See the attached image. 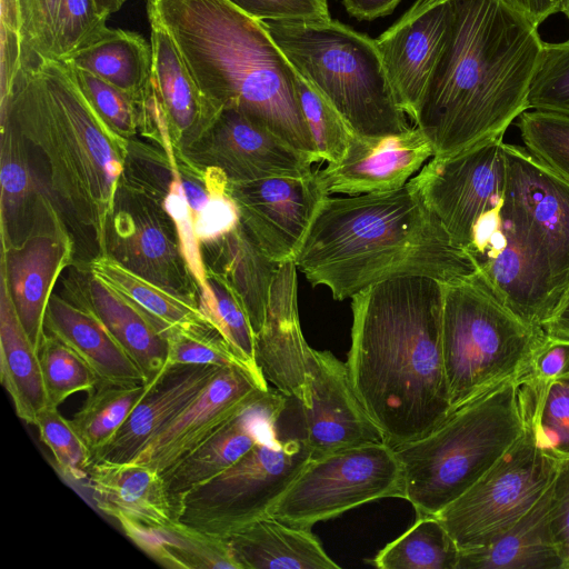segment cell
Segmentation results:
<instances>
[{"label": "cell", "mask_w": 569, "mask_h": 569, "mask_svg": "<svg viewBox=\"0 0 569 569\" xmlns=\"http://www.w3.org/2000/svg\"><path fill=\"white\" fill-rule=\"evenodd\" d=\"M295 263L311 286L327 287L338 301L398 277L446 283L478 273L410 181L389 192L327 196Z\"/></svg>", "instance_id": "3"}, {"label": "cell", "mask_w": 569, "mask_h": 569, "mask_svg": "<svg viewBox=\"0 0 569 569\" xmlns=\"http://www.w3.org/2000/svg\"><path fill=\"white\" fill-rule=\"evenodd\" d=\"M522 381L525 428L505 455L437 517L460 550L486 546L520 520L546 493L559 458L540 445L531 387Z\"/></svg>", "instance_id": "9"}, {"label": "cell", "mask_w": 569, "mask_h": 569, "mask_svg": "<svg viewBox=\"0 0 569 569\" xmlns=\"http://www.w3.org/2000/svg\"><path fill=\"white\" fill-rule=\"evenodd\" d=\"M268 388L266 381L243 367L221 368L202 392L129 462L166 472L213 435L256 392Z\"/></svg>", "instance_id": "21"}, {"label": "cell", "mask_w": 569, "mask_h": 569, "mask_svg": "<svg viewBox=\"0 0 569 569\" xmlns=\"http://www.w3.org/2000/svg\"><path fill=\"white\" fill-rule=\"evenodd\" d=\"M148 1V0H147Z\"/></svg>", "instance_id": "58"}, {"label": "cell", "mask_w": 569, "mask_h": 569, "mask_svg": "<svg viewBox=\"0 0 569 569\" xmlns=\"http://www.w3.org/2000/svg\"><path fill=\"white\" fill-rule=\"evenodd\" d=\"M148 18L153 58L150 77L137 100L140 134L164 124L176 149L186 152L206 134L221 109L201 91L160 20L150 12Z\"/></svg>", "instance_id": "15"}, {"label": "cell", "mask_w": 569, "mask_h": 569, "mask_svg": "<svg viewBox=\"0 0 569 569\" xmlns=\"http://www.w3.org/2000/svg\"><path fill=\"white\" fill-rule=\"evenodd\" d=\"M152 47L137 32L106 27L92 41L63 60L139 99L152 69Z\"/></svg>", "instance_id": "35"}, {"label": "cell", "mask_w": 569, "mask_h": 569, "mask_svg": "<svg viewBox=\"0 0 569 569\" xmlns=\"http://www.w3.org/2000/svg\"><path fill=\"white\" fill-rule=\"evenodd\" d=\"M506 174L505 142L498 138L455 154L432 157L409 181L467 251L476 224L500 208Z\"/></svg>", "instance_id": "13"}, {"label": "cell", "mask_w": 569, "mask_h": 569, "mask_svg": "<svg viewBox=\"0 0 569 569\" xmlns=\"http://www.w3.org/2000/svg\"><path fill=\"white\" fill-rule=\"evenodd\" d=\"M450 17L449 0H416L375 39L398 102L412 120L442 49Z\"/></svg>", "instance_id": "23"}, {"label": "cell", "mask_w": 569, "mask_h": 569, "mask_svg": "<svg viewBox=\"0 0 569 569\" xmlns=\"http://www.w3.org/2000/svg\"><path fill=\"white\" fill-rule=\"evenodd\" d=\"M198 306L204 319L228 342L240 362L259 380L266 381L254 353V333L241 302L217 276L207 272V286L198 290Z\"/></svg>", "instance_id": "39"}, {"label": "cell", "mask_w": 569, "mask_h": 569, "mask_svg": "<svg viewBox=\"0 0 569 569\" xmlns=\"http://www.w3.org/2000/svg\"><path fill=\"white\" fill-rule=\"evenodd\" d=\"M193 79L219 109H236L315 156L297 72L260 20L226 0H148Z\"/></svg>", "instance_id": "5"}, {"label": "cell", "mask_w": 569, "mask_h": 569, "mask_svg": "<svg viewBox=\"0 0 569 569\" xmlns=\"http://www.w3.org/2000/svg\"><path fill=\"white\" fill-rule=\"evenodd\" d=\"M183 153L199 164L220 169L229 182L303 177L318 162L236 109H222L206 134Z\"/></svg>", "instance_id": "17"}, {"label": "cell", "mask_w": 569, "mask_h": 569, "mask_svg": "<svg viewBox=\"0 0 569 569\" xmlns=\"http://www.w3.org/2000/svg\"><path fill=\"white\" fill-rule=\"evenodd\" d=\"M550 487L511 528L490 543L460 550L457 569H565L549 522Z\"/></svg>", "instance_id": "32"}, {"label": "cell", "mask_w": 569, "mask_h": 569, "mask_svg": "<svg viewBox=\"0 0 569 569\" xmlns=\"http://www.w3.org/2000/svg\"><path fill=\"white\" fill-rule=\"evenodd\" d=\"M48 407L58 408L66 399L80 391H90L99 378L69 347L47 335L39 350Z\"/></svg>", "instance_id": "43"}, {"label": "cell", "mask_w": 569, "mask_h": 569, "mask_svg": "<svg viewBox=\"0 0 569 569\" xmlns=\"http://www.w3.org/2000/svg\"><path fill=\"white\" fill-rule=\"evenodd\" d=\"M310 406L301 408L302 438L312 458L385 442L351 383L347 363L330 351L312 349Z\"/></svg>", "instance_id": "18"}, {"label": "cell", "mask_w": 569, "mask_h": 569, "mask_svg": "<svg viewBox=\"0 0 569 569\" xmlns=\"http://www.w3.org/2000/svg\"><path fill=\"white\" fill-rule=\"evenodd\" d=\"M206 271L237 296L254 336L261 330L270 291L281 263L272 260L239 222L224 236L200 243Z\"/></svg>", "instance_id": "29"}, {"label": "cell", "mask_w": 569, "mask_h": 569, "mask_svg": "<svg viewBox=\"0 0 569 569\" xmlns=\"http://www.w3.org/2000/svg\"><path fill=\"white\" fill-rule=\"evenodd\" d=\"M298 74L360 136L411 127L396 97L375 39L338 20L261 21Z\"/></svg>", "instance_id": "7"}, {"label": "cell", "mask_w": 569, "mask_h": 569, "mask_svg": "<svg viewBox=\"0 0 569 569\" xmlns=\"http://www.w3.org/2000/svg\"><path fill=\"white\" fill-rule=\"evenodd\" d=\"M77 293L136 362L146 382L154 381L167 368L163 328L90 271Z\"/></svg>", "instance_id": "30"}, {"label": "cell", "mask_w": 569, "mask_h": 569, "mask_svg": "<svg viewBox=\"0 0 569 569\" xmlns=\"http://www.w3.org/2000/svg\"><path fill=\"white\" fill-rule=\"evenodd\" d=\"M260 21L310 22L330 20L327 0H226Z\"/></svg>", "instance_id": "50"}, {"label": "cell", "mask_w": 569, "mask_h": 569, "mask_svg": "<svg viewBox=\"0 0 569 569\" xmlns=\"http://www.w3.org/2000/svg\"><path fill=\"white\" fill-rule=\"evenodd\" d=\"M239 222L272 260L295 261L311 221L328 196L316 171L303 177H271L229 182Z\"/></svg>", "instance_id": "16"}, {"label": "cell", "mask_w": 569, "mask_h": 569, "mask_svg": "<svg viewBox=\"0 0 569 569\" xmlns=\"http://www.w3.org/2000/svg\"><path fill=\"white\" fill-rule=\"evenodd\" d=\"M296 86L319 161H339L348 149L353 131L336 108L298 73Z\"/></svg>", "instance_id": "40"}, {"label": "cell", "mask_w": 569, "mask_h": 569, "mask_svg": "<svg viewBox=\"0 0 569 569\" xmlns=\"http://www.w3.org/2000/svg\"><path fill=\"white\" fill-rule=\"evenodd\" d=\"M528 108L569 114V39L543 42L528 94Z\"/></svg>", "instance_id": "47"}, {"label": "cell", "mask_w": 569, "mask_h": 569, "mask_svg": "<svg viewBox=\"0 0 569 569\" xmlns=\"http://www.w3.org/2000/svg\"><path fill=\"white\" fill-rule=\"evenodd\" d=\"M104 253L173 292L198 298V283L162 206L122 177L106 229Z\"/></svg>", "instance_id": "14"}, {"label": "cell", "mask_w": 569, "mask_h": 569, "mask_svg": "<svg viewBox=\"0 0 569 569\" xmlns=\"http://www.w3.org/2000/svg\"><path fill=\"white\" fill-rule=\"evenodd\" d=\"M501 219L541 268L569 287V183L526 149L505 143Z\"/></svg>", "instance_id": "12"}, {"label": "cell", "mask_w": 569, "mask_h": 569, "mask_svg": "<svg viewBox=\"0 0 569 569\" xmlns=\"http://www.w3.org/2000/svg\"><path fill=\"white\" fill-rule=\"evenodd\" d=\"M88 271L152 318L167 336L173 329L206 321L198 298L166 289L127 269L107 253L92 258Z\"/></svg>", "instance_id": "36"}, {"label": "cell", "mask_w": 569, "mask_h": 569, "mask_svg": "<svg viewBox=\"0 0 569 569\" xmlns=\"http://www.w3.org/2000/svg\"><path fill=\"white\" fill-rule=\"evenodd\" d=\"M549 522L565 569H569V457L559 460L550 486Z\"/></svg>", "instance_id": "51"}, {"label": "cell", "mask_w": 569, "mask_h": 569, "mask_svg": "<svg viewBox=\"0 0 569 569\" xmlns=\"http://www.w3.org/2000/svg\"><path fill=\"white\" fill-rule=\"evenodd\" d=\"M526 150L569 183V114L547 110L519 116Z\"/></svg>", "instance_id": "41"}, {"label": "cell", "mask_w": 569, "mask_h": 569, "mask_svg": "<svg viewBox=\"0 0 569 569\" xmlns=\"http://www.w3.org/2000/svg\"><path fill=\"white\" fill-rule=\"evenodd\" d=\"M240 569H338L311 528L263 517L228 537Z\"/></svg>", "instance_id": "31"}, {"label": "cell", "mask_w": 569, "mask_h": 569, "mask_svg": "<svg viewBox=\"0 0 569 569\" xmlns=\"http://www.w3.org/2000/svg\"><path fill=\"white\" fill-rule=\"evenodd\" d=\"M74 253V240L66 232L39 233L16 247L2 243L1 272L20 323L38 352L46 337L53 286Z\"/></svg>", "instance_id": "25"}, {"label": "cell", "mask_w": 569, "mask_h": 569, "mask_svg": "<svg viewBox=\"0 0 569 569\" xmlns=\"http://www.w3.org/2000/svg\"><path fill=\"white\" fill-rule=\"evenodd\" d=\"M442 282L398 277L351 297L347 367L385 443L430 433L451 411L442 356Z\"/></svg>", "instance_id": "1"}, {"label": "cell", "mask_w": 569, "mask_h": 569, "mask_svg": "<svg viewBox=\"0 0 569 569\" xmlns=\"http://www.w3.org/2000/svg\"><path fill=\"white\" fill-rule=\"evenodd\" d=\"M0 107L1 119L40 154L76 249L81 242L92 258L104 253L129 139L98 114L59 60L23 68Z\"/></svg>", "instance_id": "4"}, {"label": "cell", "mask_w": 569, "mask_h": 569, "mask_svg": "<svg viewBox=\"0 0 569 569\" xmlns=\"http://www.w3.org/2000/svg\"><path fill=\"white\" fill-rule=\"evenodd\" d=\"M167 338V366L211 365L246 368L221 333L207 320L189 327L173 329L168 332Z\"/></svg>", "instance_id": "46"}, {"label": "cell", "mask_w": 569, "mask_h": 569, "mask_svg": "<svg viewBox=\"0 0 569 569\" xmlns=\"http://www.w3.org/2000/svg\"><path fill=\"white\" fill-rule=\"evenodd\" d=\"M34 426L40 440L53 456L59 471L69 480H87L92 456L71 421L54 407H47L37 417Z\"/></svg>", "instance_id": "44"}, {"label": "cell", "mask_w": 569, "mask_h": 569, "mask_svg": "<svg viewBox=\"0 0 569 569\" xmlns=\"http://www.w3.org/2000/svg\"><path fill=\"white\" fill-rule=\"evenodd\" d=\"M523 428L520 378L455 408L430 433L395 448L405 477V500L417 517L437 516L505 455Z\"/></svg>", "instance_id": "6"}, {"label": "cell", "mask_w": 569, "mask_h": 569, "mask_svg": "<svg viewBox=\"0 0 569 569\" xmlns=\"http://www.w3.org/2000/svg\"><path fill=\"white\" fill-rule=\"evenodd\" d=\"M87 486L96 507L117 522L161 527L177 520L163 476L151 467L97 462Z\"/></svg>", "instance_id": "28"}, {"label": "cell", "mask_w": 569, "mask_h": 569, "mask_svg": "<svg viewBox=\"0 0 569 569\" xmlns=\"http://www.w3.org/2000/svg\"><path fill=\"white\" fill-rule=\"evenodd\" d=\"M543 330L550 337L569 339V287L557 309L545 323Z\"/></svg>", "instance_id": "55"}, {"label": "cell", "mask_w": 569, "mask_h": 569, "mask_svg": "<svg viewBox=\"0 0 569 569\" xmlns=\"http://www.w3.org/2000/svg\"><path fill=\"white\" fill-rule=\"evenodd\" d=\"M401 0H342L347 12L358 20H375L390 14Z\"/></svg>", "instance_id": "54"}, {"label": "cell", "mask_w": 569, "mask_h": 569, "mask_svg": "<svg viewBox=\"0 0 569 569\" xmlns=\"http://www.w3.org/2000/svg\"><path fill=\"white\" fill-rule=\"evenodd\" d=\"M521 377L540 381L569 380V339L547 335Z\"/></svg>", "instance_id": "52"}, {"label": "cell", "mask_w": 569, "mask_h": 569, "mask_svg": "<svg viewBox=\"0 0 569 569\" xmlns=\"http://www.w3.org/2000/svg\"><path fill=\"white\" fill-rule=\"evenodd\" d=\"M445 42L415 123L433 157L502 138L527 111L543 41L538 27L499 0H449Z\"/></svg>", "instance_id": "2"}, {"label": "cell", "mask_w": 569, "mask_h": 569, "mask_svg": "<svg viewBox=\"0 0 569 569\" xmlns=\"http://www.w3.org/2000/svg\"><path fill=\"white\" fill-rule=\"evenodd\" d=\"M297 270L295 261L280 264L263 326L254 336V353L264 379L306 408L311 398L312 348L301 331Z\"/></svg>", "instance_id": "22"}, {"label": "cell", "mask_w": 569, "mask_h": 569, "mask_svg": "<svg viewBox=\"0 0 569 569\" xmlns=\"http://www.w3.org/2000/svg\"><path fill=\"white\" fill-rule=\"evenodd\" d=\"M535 26L559 11V0H499Z\"/></svg>", "instance_id": "53"}, {"label": "cell", "mask_w": 569, "mask_h": 569, "mask_svg": "<svg viewBox=\"0 0 569 569\" xmlns=\"http://www.w3.org/2000/svg\"><path fill=\"white\" fill-rule=\"evenodd\" d=\"M311 458L302 437L264 438L234 465L183 493L176 503V518L228 538L267 517Z\"/></svg>", "instance_id": "10"}, {"label": "cell", "mask_w": 569, "mask_h": 569, "mask_svg": "<svg viewBox=\"0 0 569 569\" xmlns=\"http://www.w3.org/2000/svg\"><path fill=\"white\" fill-rule=\"evenodd\" d=\"M66 66L79 90L98 114L126 139L137 138L140 133L137 100L89 71Z\"/></svg>", "instance_id": "45"}, {"label": "cell", "mask_w": 569, "mask_h": 569, "mask_svg": "<svg viewBox=\"0 0 569 569\" xmlns=\"http://www.w3.org/2000/svg\"><path fill=\"white\" fill-rule=\"evenodd\" d=\"M123 533L159 565L171 569H240L229 538L178 520L161 527L118 522Z\"/></svg>", "instance_id": "34"}, {"label": "cell", "mask_w": 569, "mask_h": 569, "mask_svg": "<svg viewBox=\"0 0 569 569\" xmlns=\"http://www.w3.org/2000/svg\"><path fill=\"white\" fill-rule=\"evenodd\" d=\"M559 11L563 12L569 20V0H559Z\"/></svg>", "instance_id": "57"}, {"label": "cell", "mask_w": 569, "mask_h": 569, "mask_svg": "<svg viewBox=\"0 0 569 569\" xmlns=\"http://www.w3.org/2000/svg\"><path fill=\"white\" fill-rule=\"evenodd\" d=\"M60 0H17L24 67L53 59Z\"/></svg>", "instance_id": "49"}, {"label": "cell", "mask_w": 569, "mask_h": 569, "mask_svg": "<svg viewBox=\"0 0 569 569\" xmlns=\"http://www.w3.org/2000/svg\"><path fill=\"white\" fill-rule=\"evenodd\" d=\"M150 383L136 386L98 381L81 408L70 419L73 428L94 455L108 443L147 393Z\"/></svg>", "instance_id": "38"}, {"label": "cell", "mask_w": 569, "mask_h": 569, "mask_svg": "<svg viewBox=\"0 0 569 569\" xmlns=\"http://www.w3.org/2000/svg\"><path fill=\"white\" fill-rule=\"evenodd\" d=\"M522 378L531 387L532 418L540 445L559 459L569 457V380Z\"/></svg>", "instance_id": "42"}, {"label": "cell", "mask_w": 569, "mask_h": 569, "mask_svg": "<svg viewBox=\"0 0 569 569\" xmlns=\"http://www.w3.org/2000/svg\"><path fill=\"white\" fill-rule=\"evenodd\" d=\"M94 0H60L53 60L63 61L92 41L107 26Z\"/></svg>", "instance_id": "48"}, {"label": "cell", "mask_w": 569, "mask_h": 569, "mask_svg": "<svg viewBox=\"0 0 569 569\" xmlns=\"http://www.w3.org/2000/svg\"><path fill=\"white\" fill-rule=\"evenodd\" d=\"M0 380L11 397L16 415L34 425L48 407L39 352L23 330L11 300L6 277L0 284Z\"/></svg>", "instance_id": "33"}, {"label": "cell", "mask_w": 569, "mask_h": 569, "mask_svg": "<svg viewBox=\"0 0 569 569\" xmlns=\"http://www.w3.org/2000/svg\"><path fill=\"white\" fill-rule=\"evenodd\" d=\"M460 549L437 516L417 517L370 560L379 569H457Z\"/></svg>", "instance_id": "37"}, {"label": "cell", "mask_w": 569, "mask_h": 569, "mask_svg": "<svg viewBox=\"0 0 569 569\" xmlns=\"http://www.w3.org/2000/svg\"><path fill=\"white\" fill-rule=\"evenodd\" d=\"M99 11L109 18L111 13L118 11L127 0H94Z\"/></svg>", "instance_id": "56"}, {"label": "cell", "mask_w": 569, "mask_h": 569, "mask_svg": "<svg viewBox=\"0 0 569 569\" xmlns=\"http://www.w3.org/2000/svg\"><path fill=\"white\" fill-rule=\"evenodd\" d=\"M433 157L422 131L360 136L353 132L345 156L316 174L328 196H357L398 190Z\"/></svg>", "instance_id": "20"}, {"label": "cell", "mask_w": 569, "mask_h": 569, "mask_svg": "<svg viewBox=\"0 0 569 569\" xmlns=\"http://www.w3.org/2000/svg\"><path fill=\"white\" fill-rule=\"evenodd\" d=\"M44 330L77 353L99 381L127 386L147 383L136 362L77 292L67 297L51 295Z\"/></svg>", "instance_id": "27"}, {"label": "cell", "mask_w": 569, "mask_h": 569, "mask_svg": "<svg viewBox=\"0 0 569 569\" xmlns=\"http://www.w3.org/2000/svg\"><path fill=\"white\" fill-rule=\"evenodd\" d=\"M442 356L451 410L521 377L547 337L505 307L478 273L442 283Z\"/></svg>", "instance_id": "8"}, {"label": "cell", "mask_w": 569, "mask_h": 569, "mask_svg": "<svg viewBox=\"0 0 569 569\" xmlns=\"http://www.w3.org/2000/svg\"><path fill=\"white\" fill-rule=\"evenodd\" d=\"M2 243L20 246L46 232L71 234L53 196L40 154L1 119Z\"/></svg>", "instance_id": "19"}, {"label": "cell", "mask_w": 569, "mask_h": 569, "mask_svg": "<svg viewBox=\"0 0 569 569\" xmlns=\"http://www.w3.org/2000/svg\"><path fill=\"white\" fill-rule=\"evenodd\" d=\"M385 498L405 499L402 467L395 448L368 443L311 458L268 516L311 528Z\"/></svg>", "instance_id": "11"}, {"label": "cell", "mask_w": 569, "mask_h": 569, "mask_svg": "<svg viewBox=\"0 0 569 569\" xmlns=\"http://www.w3.org/2000/svg\"><path fill=\"white\" fill-rule=\"evenodd\" d=\"M286 402V396L280 391L259 390L204 442L163 472L174 511L183 493L221 473L259 441L276 435Z\"/></svg>", "instance_id": "24"}, {"label": "cell", "mask_w": 569, "mask_h": 569, "mask_svg": "<svg viewBox=\"0 0 569 569\" xmlns=\"http://www.w3.org/2000/svg\"><path fill=\"white\" fill-rule=\"evenodd\" d=\"M221 368L211 365L167 366L150 383L119 431L94 455L92 465L131 461L202 392Z\"/></svg>", "instance_id": "26"}]
</instances>
